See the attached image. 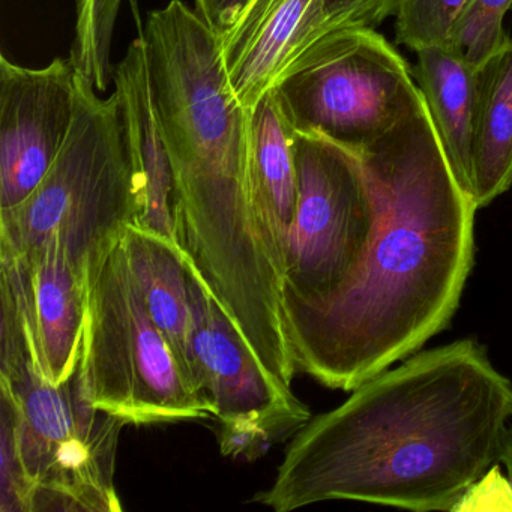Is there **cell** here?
<instances>
[{"label":"cell","mask_w":512,"mask_h":512,"mask_svg":"<svg viewBox=\"0 0 512 512\" xmlns=\"http://www.w3.org/2000/svg\"><path fill=\"white\" fill-rule=\"evenodd\" d=\"M512 383L473 338L403 359L293 436L257 502L277 512L325 500L457 511L500 463Z\"/></svg>","instance_id":"1"},{"label":"cell","mask_w":512,"mask_h":512,"mask_svg":"<svg viewBox=\"0 0 512 512\" xmlns=\"http://www.w3.org/2000/svg\"><path fill=\"white\" fill-rule=\"evenodd\" d=\"M358 157L376 205L370 250L334 298L289 328L298 373L347 392L448 328L475 263L478 211L424 97Z\"/></svg>","instance_id":"2"},{"label":"cell","mask_w":512,"mask_h":512,"mask_svg":"<svg viewBox=\"0 0 512 512\" xmlns=\"http://www.w3.org/2000/svg\"><path fill=\"white\" fill-rule=\"evenodd\" d=\"M143 37L176 179V245L280 382L296 373L283 310L284 266L251 199L245 109L221 37L182 0L152 11Z\"/></svg>","instance_id":"3"},{"label":"cell","mask_w":512,"mask_h":512,"mask_svg":"<svg viewBox=\"0 0 512 512\" xmlns=\"http://www.w3.org/2000/svg\"><path fill=\"white\" fill-rule=\"evenodd\" d=\"M142 208L118 97L101 98L79 74L70 137L32 196L0 212V253H34L56 238L88 277Z\"/></svg>","instance_id":"4"},{"label":"cell","mask_w":512,"mask_h":512,"mask_svg":"<svg viewBox=\"0 0 512 512\" xmlns=\"http://www.w3.org/2000/svg\"><path fill=\"white\" fill-rule=\"evenodd\" d=\"M79 376L89 403L125 424L212 418L152 320L121 239L88 274Z\"/></svg>","instance_id":"5"},{"label":"cell","mask_w":512,"mask_h":512,"mask_svg":"<svg viewBox=\"0 0 512 512\" xmlns=\"http://www.w3.org/2000/svg\"><path fill=\"white\" fill-rule=\"evenodd\" d=\"M0 391L13 410L31 512L121 511L113 473L125 422L89 403L79 370L56 385L31 356L0 362Z\"/></svg>","instance_id":"6"},{"label":"cell","mask_w":512,"mask_h":512,"mask_svg":"<svg viewBox=\"0 0 512 512\" xmlns=\"http://www.w3.org/2000/svg\"><path fill=\"white\" fill-rule=\"evenodd\" d=\"M272 92L296 133L355 155L422 101L406 59L367 26L337 29L311 44Z\"/></svg>","instance_id":"7"},{"label":"cell","mask_w":512,"mask_h":512,"mask_svg":"<svg viewBox=\"0 0 512 512\" xmlns=\"http://www.w3.org/2000/svg\"><path fill=\"white\" fill-rule=\"evenodd\" d=\"M295 158L298 206L283 283L287 334L352 280L377 224L373 193L358 155L296 133Z\"/></svg>","instance_id":"8"},{"label":"cell","mask_w":512,"mask_h":512,"mask_svg":"<svg viewBox=\"0 0 512 512\" xmlns=\"http://www.w3.org/2000/svg\"><path fill=\"white\" fill-rule=\"evenodd\" d=\"M188 277L194 385L220 424L223 454L233 460H256L272 443L295 436L310 421V410L260 364L190 262Z\"/></svg>","instance_id":"9"},{"label":"cell","mask_w":512,"mask_h":512,"mask_svg":"<svg viewBox=\"0 0 512 512\" xmlns=\"http://www.w3.org/2000/svg\"><path fill=\"white\" fill-rule=\"evenodd\" d=\"M71 59L26 68L0 56V212L32 196L70 137L77 109Z\"/></svg>","instance_id":"10"},{"label":"cell","mask_w":512,"mask_h":512,"mask_svg":"<svg viewBox=\"0 0 512 512\" xmlns=\"http://www.w3.org/2000/svg\"><path fill=\"white\" fill-rule=\"evenodd\" d=\"M0 298L22 326L41 376L62 383L79 370L88 277L56 238L29 254L0 253Z\"/></svg>","instance_id":"11"},{"label":"cell","mask_w":512,"mask_h":512,"mask_svg":"<svg viewBox=\"0 0 512 512\" xmlns=\"http://www.w3.org/2000/svg\"><path fill=\"white\" fill-rule=\"evenodd\" d=\"M113 85L142 187L143 208L137 226L176 244L175 172L158 119L143 34L130 44L113 70Z\"/></svg>","instance_id":"12"},{"label":"cell","mask_w":512,"mask_h":512,"mask_svg":"<svg viewBox=\"0 0 512 512\" xmlns=\"http://www.w3.org/2000/svg\"><path fill=\"white\" fill-rule=\"evenodd\" d=\"M319 0H251L221 35V53L239 103L253 109L295 59Z\"/></svg>","instance_id":"13"},{"label":"cell","mask_w":512,"mask_h":512,"mask_svg":"<svg viewBox=\"0 0 512 512\" xmlns=\"http://www.w3.org/2000/svg\"><path fill=\"white\" fill-rule=\"evenodd\" d=\"M295 139L296 131L269 89L250 110L248 176L257 217L284 268L298 206Z\"/></svg>","instance_id":"14"},{"label":"cell","mask_w":512,"mask_h":512,"mask_svg":"<svg viewBox=\"0 0 512 512\" xmlns=\"http://www.w3.org/2000/svg\"><path fill=\"white\" fill-rule=\"evenodd\" d=\"M121 242L152 320L169 341L194 385L191 370L193 311L187 257L175 242L137 224L125 229Z\"/></svg>","instance_id":"15"},{"label":"cell","mask_w":512,"mask_h":512,"mask_svg":"<svg viewBox=\"0 0 512 512\" xmlns=\"http://www.w3.org/2000/svg\"><path fill=\"white\" fill-rule=\"evenodd\" d=\"M512 185V38L476 68L470 196L490 205Z\"/></svg>","instance_id":"16"},{"label":"cell","mask_w":512,"mask_h":512,"mask_svg":"<svg viewBox=\"0 0 512 512\" xmlns=\"http://www.w3.org/2000/svg\"><path fill=\"white\" fill-rule=\"evenodd\" d=\"M415 53L418 62L413 76L427 103L449 166L460 187L470 196L476 68L449 46L425 47Z\"/></svg>","instance_id":"17"},{"label":"cell","mask_w":512,"mask_h":512,"mask_svg":"<svg viewBox=\"0 0 512 512\" xmlns=\"http://www.w3.org/2000/svg\"><path fill=\"white\" fill-rule=\"evenodd\" d=\"M511 10L512 0H469L455 22L448 46L478 68L511 40L503 29Z\"/></svg>","instance_id":"18"},{"label":"cell","mask_w":512,"mask_h":512,"mask_svg":"<svg viewBox=\"0 0 512 512\" xmlns=\"http://www.w3.org/2000/svg\"><path fill=\"white\" fill-rule=\"evenodd\" d=\"M469 0H400L395 11L397 43L413 52L448 46L455 22Z\"/></svg>","instance_id":"19"},{"label":"cell","mask_w":512,"mask_h":512,"mask_svg":"<svg viewBox=\"0 0 512 512\" xmlns=\"http://www.w3.org/2000/svg\"><path fill=\"white\" fill-rule=\"evenodd\" d=\"M400 0H319L301 47L290 65L320 38L337 29L374 26L395 16ZM289 65V67H290ZM287 67V68H289ZM286 68V70H287ZM283 76V74H281Z\"/></svg>","instance_id":"20"},{"label":"cell","mask_w":512,"mask_h":512,"mask_svg":"<svg viewBox=\"0 0 512 512\" xmlns=\"http://www.w3.org/2000/svg\"><path fill=\"white\" fill-rule=\"evenodd\" d=\"M0 512H31L32 491L17 451L13 410L0 400Z\"/></svg>","instance_id":"21"},{"label":"cell","mask_w":512,"mask_h":512,"mask_svg":"<svg viewBox=\"0 0 512 512\" xmlns=\"http://www.w3.org/2000/svg\"><path fill=\"white\" fill-rule=\"evenodd\" d=\"M250 4L251 0H196V11L221 37L239 22Z\"/></svg>","instance_id":"22"},{"label":"cell","mask_w":512,"mask_h":512,"mask_svg":"<svg viewBox=\"0 0 512 512\" xmlns=\"http://www.w3.org/2000/svg\"><path fill=\"white\" fill-rule=\"evenodd\" d=\"M500 463L505 466L506 476H508V479L512 484V424L509 425L505 442H503L502 454H500Z\"/></svg>","instance_id":"23"},{"label":"cell","mask_w":512,"mask_h":512,"mask_svg":"<svg viewBox=\"0 0 512 512\" xmlns=\"http://www.w3.org/2000/svg\"><path fill=\"white\" fill-rule=\"evenodd\" d=\"M512 38V37H511Z\"/></svg>","instance_id":"24"}]
</instances>
